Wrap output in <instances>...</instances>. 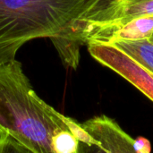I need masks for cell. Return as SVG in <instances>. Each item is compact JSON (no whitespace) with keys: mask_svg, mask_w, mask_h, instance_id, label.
<instances>
[{"mask_svg":"<svg viewBox=\"0 0 153 153\" xmlns=\"http://www.w3.org/2000/svg\"><path fill=\"white\" fill-rule=\"evenodd\" d=\"M68 119L38 96L19 61L0 64V132L32 153H55L53 139Z\"/></svg>","mask_w":153,"mask_h":153,"instance_id":"1","label":"cell"},{"mask_svg":"<svg viewBox=\"0 0 153 153\" xmlns=\"http://www.w3.org/2000/svg\"><path fill=\"white\" fill-rule=\"evenodd\" d=\"M89 0H0V64L15 59L27 42L60 37Z\"/></svg>","mask_w":153,"mask_h":153,"instance_id":"2","label":"cell"},{"mask_svg":"<svg viewBox=\"0 0 153 153\" xmlns=\"http://www.w3.org/2000/svg\"><path fill=\"white\" fill-rule=\"evenodd\" d=\"M148 15H153V0H89L70 27L51 40L63 64L76 69L82 46L98 44L112 30Z\"/></svg>","mask_w":153,"mask_h":153,"instance_id":"3","label":"cell"},{"mask_svg":"<svg viewBox=\"0 0 153 153\" xmlns=\"http://www.w3.org/2000/svg\"><path fill=\"white\" fill-rule=\"evenodd\" d=\"M91 136L90 143L79 142L78 153H149L142 150L134 138L113 119L97 116L82 123Z\"/></svg>","mask_w":153,"mask_h":153,"instance_id":"4","label":"cell"},{"mask_svg":"<svg viewBox=\"0 0 153 153\" xmlns=\"http://www.w3.org/2000/svg\"><path fill=\"white\" fill-rule=\"evenodd\" d=\"M91 56L116 72L153 101V74L111 44H91Z\"/></svg>","mask_w":153,"mask_h":153,"instance_id":"5","label":"cell"},{"mask_svg":"<svg viewBox=\"0 0 153 153\" xmlns=\"http://www.w3.org/2000/svg\"><path fill=\"white\" fill-rule=\"evenodd\" d=\"M152 33L153 15L143 16L112 30L104 35L98 44H114L122 40L151 39Z\"/></svg>","mask_w":153,"mask_h":153,"instance_id":"6","label":"cell"},{"mask_svg":"<svg viewBox=\"0 0 153 153\" xmlns=\"http://www.w3.org/2000/svg\"><path fill=\"white\" fill-rule=\"evenodd\" d=\"M143 67L153 74V41L151 39L122 40L114 44Z\"/></svg>","mask_w":153,"mask_h":153,"instance_id":"7","label":"cell"},{"mask_svg":"<svg viewBox=\"0 0 153 153\" xmlns=\"http://www.w3.org/2000/svg\"><path fill=\"white\" fill-rule=\"evenodd\" d=\"M0 153H32L9 134L0 132Z\"/></svg>","mask_w":153,"mask_h":153,"instance_id":"8","label":"cell"},{"mask_svg":"<svg viewBox=\"0 0 153 153\" xmlns=\"http://www.w3.org/2000/svg\"><path fill=\"white\" fill-rule=\"evenodd\" d=\"M151 39L153 41V33H152V37H151Z\"/></svg>","mask_w":153,"mask_h":153,"instance_id":"9","label":"cell"}]
</instances>
